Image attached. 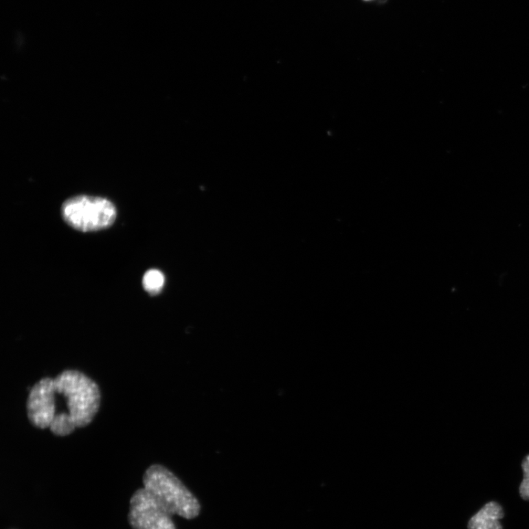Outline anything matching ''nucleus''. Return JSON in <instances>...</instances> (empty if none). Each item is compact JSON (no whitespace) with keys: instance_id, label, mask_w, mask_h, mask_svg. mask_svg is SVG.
<instances>
[{"instance_id":"3","label":"nucleus","mask_w":529,"mask_h":529,"mask_svg":"<svg viewBox=\"0 0 529 529\" xmlns=\"http://www.w3.org/2000/svg\"><path fill=\"white\" fill-rule=\"evenodd\" d=\"M61 214L70 227L87 232L110 227L115 221L117 211L107 199L78 196L63 204Z\"/></svg>"},{"instance_id":"1","label":"nucleus","mask_w":529,"mask_h":529,"mask_svg":"<svg viewBox=\"0 0 529 529\" xmlns=\"http://www.w3.org/2000/svg\"><path fill=\"white\" fill-rule=\"evenodd\" d=\"M100 403V390L93 379L79 370H65L54 379H40L31 387L27 415L35 427L65 437L89 425Z\"/></svg>"},{"instance_id":"5","label":"nucleus","mask_w":529,"mask_h":529,"mask_svg":"<svg viewBox=\"0 0 529 529\" xmlns=\"http://www.w3.org/2000/svg\"><path fill=\"white\" fill-rule=\"evenodd\" d=\"M504 517L502 506L498 502H491L471 518L468 529H504L501 523Z\"/></svg>"},{"instance_id":"7","label":"nucleus","mask_w":529,"mask_h":529,"mask_svg":"<svg viewBox=\"0 0 529 529\" xmlns=\"http://www.w3.org/2000/svg\"><path fill=\"white\" fill-rule=\"evenodd\" d=\"M522 469L524 480L520 485L519 493L522 499L529 502V454L522 462Z\"/></svg>"},{"instance_id":"6","label":"nucleus","mask_w":529,"mask_h":529,"mask_svg":"<svg viewBox=\"0 0 529 529\" xmlns=\"http://www.w3.org/2000/svg\"><path fill=\"white\" fill-rule=\"evenodd\" d=\"M164 274L159 270L152 269L144 274L143 286L147 293L156 295L160 293L164 287Z\"/></svg>"},{"instance_id":"4","label":"nucleus","mask_w":529,"mask_h":529,"mask_svg":"<svg viewBox=\"0 0 529 529\" xmlns=\"http://www.w3.org/2000/svg\"><path fill=\"white\" fill-rule=\"evenodd\" d=\"M128 519L133 529H177L172 515L144 488L132 496Z\"/></svg>"},{"instance_id":"2","label":"nucleus","mask_w":529,"mask_h":529,"mask_svg":"<svg viewBox=\"0 0 529 529\" xmlns=\"http://www.w3.org/2000/svg\"><path fill=\"white\" fill-rule=\"evenodd\" d=\"M143 484L144 488L172 516L192 520L199 515L201 506L196 496L163 465H151L144 474Z\"/></svg>"}]
</instances>
